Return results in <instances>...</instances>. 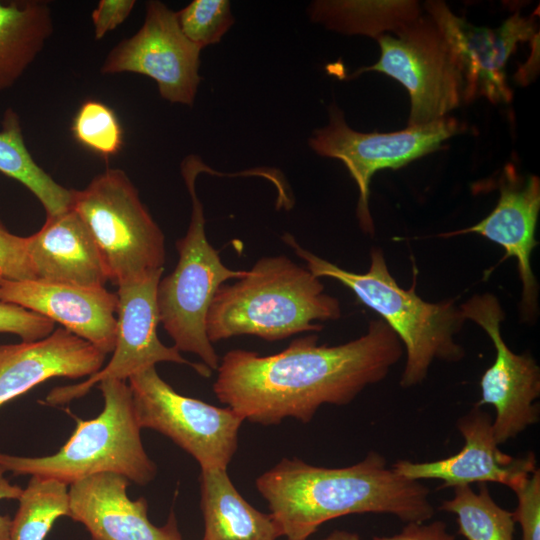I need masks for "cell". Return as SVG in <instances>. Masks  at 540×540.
<instances>
[{"label":"cell","instance_id":"1","mask_svg":"<svg viewBox=\"0 0 540 540\" xmlns=\"http://www.w3.org/2000/svg\"><path fill=\"white\" fill-rule=\"evenodd\" d=\"M402 354L397 335L375 319L365 334L336 346L318 345L312 333L273 355L228 351L219 362L213 391L249 422L274 425L294 418L308 423L322 405H346L382 381Z\"/></svg>","mask_w":540,"mask_h":540},{"label":"cell","instance_id":"2","mask_svg":"<svg viewBox=\"0 0 540 540\" xmlns=\"http://www.w3.org/2000/svg\"><path fill=\"white\" fill-rule=\"evenodd\" d=\"M255 484L287 540H306L323 523L349 514H390L423 523L435 513L429 489L389 468L375 451L343 468L283 458Z\"/></svg>","mask_w":540,"mask_h":540},{"label":"cell","instance_id":"3","mask_svg":"<svg viewBox=\"0 0 540 540\" xmlns=\"http://www.w3.org/2000/svg\"><path fill=\"white\" fill-rule=\"evenodd\" d=\"M341 316L337 298L325 293L320 278L279 255L259 259L232 284H222L206 315L213 344L252 335L274 342L301 332H319L316 321Z\"/></svg>","mask_w":540,"mask_h":540},{"label":"cell","instance_id":"4","mask_svg":"<svg viewBox=\"0 0 540 540\" xmlns=\"http://www.w3.org/2000/svg\"><path fill=\"white\" fill-rule=\"evenodd\" d=\"M282 240L306 262V268L314 276L335 279L349 288L397 335L407 354L400 379L402 387L422 383L434 360L457 362L464 357L463 347L454 338L466 321L460 306L453 299L436 303L421 299L416 293V268L412 286L406 290L390 274L379 248L371 250L368 271L355 273L303 248L289 233L284 234Z\"/></svg>","mask_w":540,"mask_h":540},{"label":"cell","instance_id":"5","mask_svg":"<svg viewBox=\"0 0 540 540\" xmlns=\"http://www.w3.org/2000/svg\"><path fill=\"white\" fill-rule=\"evenodd\" d=\"M98 387L104 398L102 412L90 420L77 418L73 433L56 453L26 457L0 452V466L14 475L67 485L101 473L118 474L139 485L150 483L157 466L144 449L128 383L104 380Z\"/></svg>","mask_w":540,"mask_h":540},{"label":"cell","instance_id":"6","mask_svg":"<svg viewBox=\"0 0 540 540\" xmlns=\"http://www.w3.org/2000/svg\"><path fill=\"white\" fill-rule=\"evenodd\" d=\"M215 171L197 155L181 163V174L191 197L192 212L184 237L176 242L178 262L172 273L161 278L157 287L159 320L180 352L197 355L211 371L219 357L206 333V315L219 287L230 279L242 278L247 270L225 266L205 232L202 203L196 192V179L202 172Z\"/></svg>","mask_w":540,"mask_h":540},{"label":"cell","instance_id":"7","mask_svg":"<svg viewBox=\"0 0 540 540\" xmlns=\"http://www.w3.org/2000/svg\"><path fill=\"white\" fill-rule=\"evenodd\" d=\"M70 208L92 235L116 285L163 270L165 237L127 174L107 168L82 190Z\"/></svg>","mask_w":540,"mask_h":540},{"label":"cell","instance_id":"8","mask_svg":"<svg viewBox=\"0 0 540 540\" xmlns=\"http://www.w3.org/2000/svg\"><path fill=\"white\" fill-rule=\"evenodd\" d=\"M376 38L380 58L349 76L384 73L401 83L410 96L408 126L424 125L447 117L463 102L464 80L442 33L421 14L398 31Z\"/></svg>","mask_w":540,"mask_h":540},{"label":"cell","instance_id":"9","mask_svg":"<svg viewBox=\"0 0 540 540\" xmlns=\"http://www.w3.org/2000/svg\"><path fill=\"white\" fill-rule=\"evenodd\" d=\"M328 114V124L313 132L309 146L318 155L338 159L345 165L359 190L356 209L359 226L371 235L374 233L369 210L372 176L381 169H398L432 153L465 130L463 123L447 116L400 131L363 133L348 126L343 111L335 103L328 107Z\"/></svg>","mask_w":540,"mask_h":540},{"label":"cell","instance_id":"10","mask_svg":"<svg viewBox=\"0 0 540 540\" xmlns=\"http://www.w3.org/2000/svg\"><path fill=\"white\" fill-rule=\"evenodd\" d=\"M128 381L141 429H153L170 438L199 463L201 470H227L244 421L237 412L179 394L155 367Z\"/></svg>","mask_w":540,"mask_h":540},{"label":"cell","instance_id":"11","mask_svg":"<svg viewBox=\"0 0 540 540\" xmlns=\"http://www.w3.org/2000/svg\"><path fill=\"white\" fill-rule=\"evenodd\" d=\"M162 273L163 270L154 271L117 285V332L110 361L81 383L53 388L44 404H66L83 397L101 381H126L159 362L184 364L201 376L211 375L205 364L185 359L174 346H166L158 338L157 287Z\"/></svg>","mask_w":540,"mask_h":540},{"label":"cell","instance_id":"12","mask_svg":"<svg viewBox=\"0 0 540 540\" xmlns=\"http://www.w3.org/2000/svg\"><path fill=\"white\" fill-rule=\"evenodd\" d=\"M465 320L480 326L492 340L496 356L480 380L481 399L476 406L492 405V428L500 445L517 437L539 420L535 400L540 395V369L527 353H514L504 341L500 325L505 319L497 297L476 294L460 305Z\"/></svg>","mask_w":540,"mask_h":540},{"label":"cell","instance_id":"13","mask_svg":"<svg viewBox=\"0 0 540 540\" xmlns=\"http://www.w3.org/2000/svg\"><path fill=\"white\" fill-rule=\"evenodd\" d=\"M201 50L182 33L176 12L151 0L141 28L114 46L101 73L145 75L157 83L163 99L192 106L201 80Z\"/></svg>","mask_w":540,"mask_h":540},{"label":"cell","instance_id":"14","mask_svg":"<svg viewBox=\"0 0 540 540\" xmlns=\"http://www.w3.org/2000/svg\"><path fill=\"white\" fill-rule=\"evenodd\" d=\"M426 14L448 43L464 80L463 102L485 97L509 103L513 93L506 80V64L521 42L538 38L536 21L519 12L495 28L479 27L455 15L444 1L429 0Z\"/></svg>","mask_w":540,"mask_h":540},{"label":"cell","instance_id":"15","mask_svg":"<svg viewBox=\"0 0 540 540\" xmlns=\"http://www.w3.org/2000/svg\"><path fill=\"white\" fill-rule=\"evenodd\" d=\"M499 199L495 208L473 226L439 234L450 238L478 234L500 245L505 255L499 263L514 257L522 283L520 316L525 322L538 314V283L531 267V254L537 247L536 225L540 211V180L536 175H522L515 166H504L497 180Z\"/></svg>","mask_w":540,"mask_h":540},{"label":"cell","instance_id":"16","mask_svg":"<svg viewBox=\"0 0 540 540\" xmlns=\"http://www.w3.org/2000/svg\"><path fill=\"white\" fill-rule=\"evenodd\" d=\"M492 422L487 412L474 405L457 421L464 439L458 453L430 462L398 460L392 468L411 480H441L439 489L492 482L514 491L537 468L536 457L532 452L523 457L503 453L494 437Z\"/></svg>","mask_w":540,"mask_h":540},{"label":"cell","instance_id":"17","mask_svg":"<svg viewBox=\"0 0 540 540\" xmlns=\"http://www.w3.org/2000/svg\"><path fill=\"white\" fill-rule=\"evenodd\" d=\"M0 301L12 303L44 316L105 354L115 347L117 292L38 279H0Z\"/></svg>","mask_w":540,"mask_h":540},{"label":"cell","instance_id":"18","mask_svg":"<svg viewBox=\"0 0 540 540\" xmlns=\"http://www.w3.org/2000/svg\"><path fill=\"white\" fill-rule=\"evenodd\" d=\"M129 482L101 473L70 484L68 517L86 527L90 540H182L174 513L165 525L152 524L146 499L129 498Z\"/></svg>","mask_w":540,"mask_h":540},{"label":"cell","instance_id":"19","mask_svg":"<svg viewBox=\"0 0 540 540\" xmlns=\"http://www.w3.org/2000/svg\"><path fill=\"white\" fill-rule=\"evenodd\" d=\"M105 353L63 327L47 337L0 346V407L54 377H89Z\"/></svg>","mask_w":540,"mask_h":540},{"label":"cell","instance_id":"20","mask_svg":"<svg viewBox=\"0 0 540 540\" xmlns=\"http://www.w3.org/2000/svg\"><path fill=\"white\" fill-rule=\"evenodd\" d=\"M28 255L36 279L87 287H105L109 273L87 226L71 208L47 217L27 237Z\"/></svg>","mask_w":540,"mask_h":540},{"label":"cell","instance_id":"21","mask_svg":"<svg viewBox=\"0 0 540 540\" xmlns=\"http://www.w3.org/2000/svg\"><path fill=\"white\" fill-rule=\"evenodd\" d=\"M200 490L203 540H277L282 536L270 513L260 512L241 496L227 470H201Z\"/></svg>","mask_w":540,"mask_h":540},{"label":"cell","instance_id":"22","mask_svg":"<svg viewBox=\"0 0 540 540\" xmlns=\"http://www.w3.org/2000/svg\"><path fill=\"white\" fill-rule=\"evenodd\" d=\"M53 32L46 1H0V92L12 87Z\"/></svg>","mask_w":540,"mask_h":540},{"label":"cell","instance_id":"23","mask_svg":"<svg viewBox=\"0 0 540 540\" xmlns=\"http://www.w3.org/2000/svg\"><path fill=\"white\" fill-rule=\"evenodd\" d=\"M307 12L311 21L329 30L375 39L398 31L422 14L414 0H317Z\"/></svg>","mask_w":540,"mask_h":540},{"label":"cell","instance_id":"24","mask_svg":"<svg viewBox=\"0 0 540 540\" xmlns=\"http://www.w3.org/2000/svg\"><path fill=\"white\" fill-rule=\"evenodd\" d=\"M439 510L457 517L459 534L467 540H513V512L500 507L486 483L476 493L470 485L454 487V496L444 500Z\"/></svg>","mask_w":540,"mask_h":540},{"label":"cell","instance_id":"25","mask_svg":"<svg viewBox=\"0 0 540 540\" xmlns=\"http://www.w3.org/2000/svg\"><path fill=\"white\" fill-rule=\"evenodd\" d=\"M69 485L31 476L11 519V540H45L54 522L69 514Z\"/></svg>","mask_w":540,"mask_h":540},{"label":"cell","instance_id":"26","mask_svg":"<svg viewBox=\"0 0 540 540\" xmlns=\"http://www.w3.org/2000/svg\"><path fill=\"white\" fill-rule=\"evenodd\" d=\"M75 140L83 147L108 159L123 146V130L112 108L90 99L77 110L72 126Z\"/></svg>","mask_w":540,"mask_h":540},{"label":"cell","instance_id":"27","mask_svg":"<svg viewBox=\"0 0 540 540\" xmlns=\"http://www.w3.org/2000/svg\"><path fill=\"white\" fill-rule=\"evenodd\" d=\"M176 17L185 37L201 49L218 43L234 23L227 0H194Z\"/></svg>","mask_w":540,"mask_h":540},{"label":"cell","instance_id":"28","mask_svg":"<svg viewBox=\"0 0 540 540\" xmlns=\"http://www.w3.org/2000/svg\"><path fill=\"white\" fill-rule=\"evenodd\" d=\"M32 162V156L24 143L18 114L6 111L0 130V172L20 180L28 174Z\"/></svg>","mask_w":540,"mask_h":540},{"label":"cell","instance_id":"29","mask_svg":"<svg viewBox=\"0 0 540 540\" xmlns=\"http://www.w3.org/2000/svg\"><path fill=\"white\" fill-rule=\"evenodd\" d=\"M53 331L52 320L19 305L0 301V333L15 334L24 342H32Z\"/></svg>","mask_w":540,"mask_h":540},{"label":"cell","instance_id":"30","mask_svg":"<svg viewBox=\"0 0 540 540\" xmlns=\"http://www.w3.org/2000/svg\"><path fill=\"white\" fill-rule=\"evenodd\" d=\"M0 279H36L27 249V237L9 232L0 222Z\"/></svg>","mask_w":540,"mask_h":540},{"label":"cell","instance_id":"31","mask_svg":"<svg viewBox=\"0 0 540 540\" xmlns=\"http://www.w3.org/2000/svg\"><path fill=\"white\" fill-rule=\"evenodd\" d=\"M517 508L513 512L515 522L522 530L521 540H540V471L532 474L514 490Z\"/></svg>","mask_w":540,"mask_h":540},{"label":"cell","instance_id":"32","mask_svg":"<svg viewBox=\"0 0 540 540\" xmlns=\"http://www.w3.org/2000/svg\"><path fill=\"white\" fill-rule=\"evenodd\" d=\"M134 0H101L92 11L94 34L97 40L116 29L130 15L135 6Z\"/></svg>","mask_w":540,"mask_h":540},{"label":"cell","instance_id":"33","mask_svg":"<svg viewBox=\"0 0 540 540\" xmlns=\"http://www.w3.org/2000/svg\"><path fill=\"white\" fill-rule=\"evenodd\" d=\"M372 540H455V536L447 532L442 521L429 524L409 522L398 534L374 536Z\"/></svg>","mask_w":540,"mask_h":540},{"label":"cell","instance_id":"34","mask_svg":"<svg viewBox=\"0 0 540 540\" xmlns=\"http://www.w3.org/2000/svg\"><path fill=\"white\" fill-rule=\"evenodd\" d=\"M6 470L0 466V501L4 499L18 500L22 494L23 488L12 484L5 477ZM11 518L8 515L0 514V540L10 539Z\"/></svg>","mask_w":540,"mask_h":540},{"label":"cell","instance_id":"35","mask_svg":"<svg viewBox=\"0 0 540 540\" xmlns=\"http://www.w3.org/2000/svg\"><path fill=\"white\" fill-rule=\"evenodd\" d=\"M322 540H361V538L357 533L335 530Z\"/></svg>","mask_w":540,"mask_h":540}]
</instances>
